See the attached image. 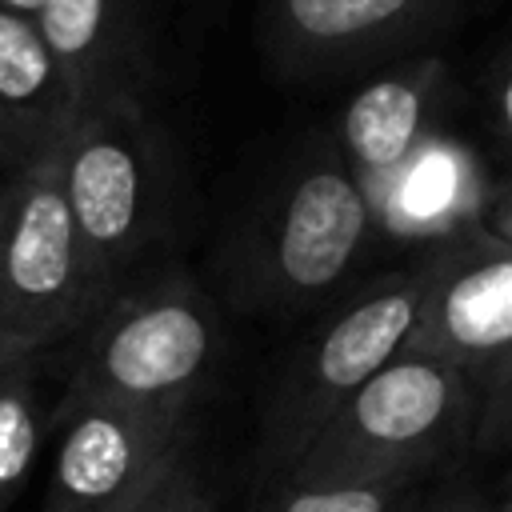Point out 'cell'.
Returning a JSON list of instances; mask_svg holds the SVG:
<instances>
[{
    "label": "cell",
    "mask_w": 512,
    "mask_h": 512,
    "mask_svg": "<svg viewBox=\"0 0 512 512\" xmlns=\"http://www.w3.org/2000/svg\"><path fill=\"white\" fill-rule=\"evenodd\" d=\"M372 236L376 212L336 132H312L236 216L212 264L232 308L284 320L340 296Z\"/></svg>",
    "instance_id": "obj_1"
},
{
    "label": "cell",
    "mask_w": 512,
    "mask_h": 512,
    "mask_svg": "<svg viewBox=\"0 0 512 512\" xmlns=\"http://www.w3.org/2000/svg\"><path fill=\"white\" fill-rule=\"evenodd\" d=\"M480 388L468 372L400 352L296 456L280 488L428 484L472 448Z\"/></svg>",
    "instance_id": "obj_2"
},
{
    "label": "cell",
    "mask_w": 512,
    "mask_h": 512,
    "mask_svg": "<svg viewBox=\"0 0 512 512\" xmlns=\"http://www.w3.org/2000/svg\"><path fill=\"white\" fill-rule=\"evenodd\" d=\"M80 244L116 296L176 228V152L140 96L76 104L56 148Z\"/></svg>",
    "instance_id": "obj_3"
},
{
    "label": "cell",
    "mask_w": 512,
    "mask_h": 512,
    "mask_svg": "<svg viewBox=\"0 0 512 512\" xmlns=\"http://www.w3.org/2000/svg\"><path fill=\"white\" fill-rule=\"evenodd\" d=\"M224 356V316L180 264L124 284L80 332L64 396L140 408H196Z\"/></svg>",
    "instance_id": "obj_4"
},
{
    "label": "cell",
    "mask_w": 512,
    "mask_h": 512,
    "mask_svg": "<svg viewBox=\"0 0 512 512\" xmlns=\"http://www.w3.org/2000/svg\"><path fill=\"white\" fill-rule=\"evenodd\" d=\"M424 280L428 260L416 252L408 264L344 292L296 344L260 420V472L268 480H284L320 428L404 352L420 316Z\"/></svg>",
    "instance_id": "obj_5"
},
{
    "label": "cell",
    "mask_w": 512,
    "mask_h": 512,
    "mask_svg": "<svg viewBox=\"0 0 512 512\" xmlns=\"http://www.w3.org/2000/svg\"><path fill=\"white\" fill-rule=\"evenodd\" d=\"M112 300L64 200L56 152L0 180V360L44 356Z\"/></svg>",
    "instance_id": "obj_6"
},
{
    "label": "cell",
    "mask_w": 512,
    "mask_h": 512,
    "mask_svg": "<svg viewBox=\"0 0 512 512\" xmlns=\"http://www.w3.org/2000/svg\"><path fill=\"white\" fill-rule=\"evenodd\" d=\"M464 0H260L256 48L276 80L316 84L420 56Z\"/></svg>",
    "instance_id": "obj_7"
},
{
    "label": "cell",
    "mask_w": 512,
    "mask_h": 512,
    "mask_svg": "<svg viewBox=\"0 0 512 512\" xmlns=\"http://www.w3.org/2000/svg\"><path fill=\"white\" fill-rule=\"evenodd\" d=\"M52 436L56 452L40 512H132L192 440V412L60 392Z\"/></svg>",
    "instance_id": "obj_8"
},
{
    "label": "cell",
    "mask_w": 512,
    "mask_h": 512,
    "mask_svg": "<svg viewBox=\"0 0 512 512\" xmlns=\"http://www.w3.org/2000/svg\"><path fill=\"white\" fill-rule=\"evenodd\" d=\"M424 260V300L404 352L444 360L480 388L496 356L512 344V244L468 224L424 248Z\"/></svg>",
    "instance_id": "obj_9"
},
{
    "label": "cell",
    "mask_w": 512,
    "mask_h": 512,
    "mask_svg": "<svg viewBox=\"0 0 512 512\" xmlns=\"http://www.w3.org/2000/svg\"><path fill=\"white\" fill-rule=\"evenodd\" d=\"M448 92V68L440 56L420 52L372 72L340 112L332 128L344 160L352 164L372 212L412 156L436 136V120Z\"/></svg>",
    "instance_id": "obj_10"
},
{
    "label": "cell",
    "mask_w": 512,
    "mask_h": 512,
    "mask_svg": "<svg viewBox=\"0 0 512 512\" xmlns=\"http://www.w3.org/2000/svg\"><path fill=\"white\" fill-rule=\"evenodd\" d=\"M36 28L64 68L76 104L140 96L148 84L144 0H40Z\"/></svg>",
    "instance_id": "obj_11"
},
{
    "label": "cell",
    "mask_w": 512,
    "mask_h": 512,
    "mask_svg": "<svg viewBox=\"0 0 512 512\" xmlns=\"http://www.w3.org/2000/svg\"><path fill=\"white\" fill-rule=\"evenodd\" d=\"M76 96L32 16L0 8V172L52 156L72 124Z\"/></svg>",
    "instance_id": "obj_12"
},
{
    "label": "cell",
    "mask_w": 512,
    "mask_h": 512,
    "mask_svg": "<svg viewBox=\"0 0 512 512\" xmlns=\"http://www.w3.org/2000/svg\"><path fill=\"white\" fill-rule=\"evenodd\" d=\"M484 192L488 180H480L476 156L456 140L432 136L376 204V232H392L424 252L476 224Z\"/></svg>",
    "instance_id": "obj_13"
},
{
    "label": "cell",
    "mask_w": 512,
    "mask_h": 512,
    "mask_svg": "<svg viewBox=\"0 0 512 512\" xmlns=\"http://www.w3.org/2000/svg\"><path fill=\"white\" fill-rule=\"evenodd\" d=\"M60 392H48L44 356L0 360V512L20 500L40 460V448L56 428Z\"/></svg>",
    "instance_id": "obj_14"
},
{
    "label": "cell",
    "mask_w": 512,
    "mask_h": 512,
    "mask_svg": "<svg viewBox=\"0 0 512 512\" xmlns=\"http://www.w3.org/2000/svg\"><path fill=\"white\" fill-rule=\"evenodd\" d=\"M424 484L372 488H280L264 512H404Z\"/></svg>",
    "instance_id": "obj_15"
},
{
    "label": "cell",
    "mask_w": 512,
    "mask_h": 512,
    "mask_svg": "<svg viewBox=\"0 0 512 512\" xmlns=\"http://www.w3.org/2000/svg\"><path fill=\"white\" fill-rule=\"evenodd\" d=\"M156 512H220L192 440L180 448V456H176L172 468L164 472L160 496H156Z\"/></svg>",
    "instance_id": "obj_16"
},
{
    "label": "cell",
    "mask_w": 512,
    "mask_h": 512,
    "mask_svg": "<svg viewBox=\"0 0 512 512\" xmlns=\"http://www.w3.org/2000/svg\"><path fill=\"white\" fill-rule=\"evenodd\" d=\"M404 512H500V508L476 484H468L460 476H448L440 484H424L420 496Z\"/></svg>",
    "instance_id": "obj_17"
},
{
    "label": "cell",
    "mask_w": 512,
    "mask_h": 512,
    "mask_svg": "<svg viewBox=\"0 0 512 512\" xmlns=\"http://www.w3.org/2000/svg\"><path fill=\"white\" fill-rule=\"evenodd\" d=\"M472 448L476 452H488V456L492 452H512V380L500 384L496 392H488L480 400Z\"/></svg>",
    "instance_id": "obj_18"
},
{
    "label": "cell",
    "mask_w": 512,
    "mask_h": 512,
    "mask_svg": "<svg viewBox=\"0 0 512 512\" xmlns=\"http://www.w3.org/2000/svg\"><path fill=\"white\" fill-rule=\"evenodd\" d=\"M488 112H492V128H496L500 144L512 152V40H508V48L496 56V64H492Z\"/></svg>",
    "instance_id": "obj_19"
},
{
    "label": "cell",
    "mask_w": 512,
    "mask_h": 512,
    "mask_svg": "<svg viewBox=\"0 0 512 512\" xmlns=\"http://www.w3.org/2000/svg\"><path fill=\"white\" fill-rule=\"evenodd\" d=\"M476 224L484 232H492L496 240L512 244V172L500 176V180H488V192L480 200V216Z\"/></svg>",
    "instance_id": "obj_20"
},
{
    "label": "cell",
    "mask_w": 512,
    "mask_h": 512,
    "mask_svg": "<svg viewBox=\"0 0 512 512\" xmlns=\"http://www.w3.org/2000/svg\"><path fill=\"white\" fill-rule=\"evenodd\" d=\"M508 380H512V344L496 356V364H492V368H488V376L480 380V400H484L488 392H496L500 384H508Z\"/></svg>",
    "instance_id": "obj_21"
},
{
    "label": "cell",
    "mask_w": 512,
    "mask_h": 512,
    "mask_svg": "<svg viewBox=\"0 0 512 512\" xmlns=\"http://www.w3.org/2000/svg\"><path fill=\"white\" fill-rule=\"evenodd\" d=\"M0 8H8V12H20V16H36L40 0H0Z\"/></svg>",
    "instance_id": "obj_22"
},
{
    "label": "cell",
    "mask_w": 512,
    "mask_h": 512,
    "mask_svg": "<svg viewBox=\"0 0 512 512\" xmlns=\"http://www.w3.org/2000/svg\"><path fill=\"white\" fill-rule=\"evenodd\" d=\"M496 508H500V512H512V472H508V480H504V492H500Z\"/></svg>",
    "instance_id": "obj_23"
},
{
    "label": "cell",
    "mask_w": 512,
    "mask_h": 512,
    "mask_svg": "<svg viewBox=\"0 0 512 512\" xmlns=\"http://www.w3.org/2000/svg\"><path fill=\"white\" fill-rule=\"evenodd\" d=\"M156 496H160V484H156V488H152V496H148L144 504H136L132 512H156Z\"/></svg>",
    "instance_id": "obj_24"
}]
</instances>
